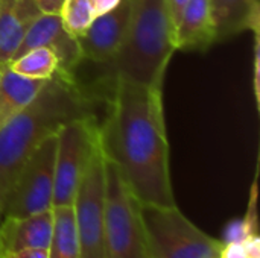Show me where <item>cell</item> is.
Wrapping results in <instances>:
<instances>
[{
	"label": "cell",
	"instance_id": "1",
	"mask_svg": "<svg viewBox=\"0 0 260 258\" xmlns=\"http://www.w3.org/2000/svg\"><path fill=\"white\" fill-rule=\"evenodd\" d=\"M99 149L140 205H177L171 179L163 88L129 81L107 85Z\"/></svg>",
	"mask_w": 260,
	"mask_h": 258
},
{
	"label": "cell",
	"instance_id": "2",
	"mask_svg": "<svg viewBox=\"0 0 260 258\" xmlns=\"http://www.w3.org/2000/svg\"><path fill=\"white\" fill-rule=\"evenodd\" d=\"M76 78L56 73L35 99L0 128V222L12 186L32 152L70 120L94 114Z\"/></svg>",
	"mask_w": 260,
	"mask_h": 258
},
{
	"label": "cell",
	"instance_id": "3",
	"mask_svg": "<svg viewBox=\"0 0 260 258\" xmlns=\"http://www.w3.org/2000/svg\"><path fill=\"white\" fill-rule=\"evenodd\" d=\"M177 52L175 27L166 0H131L125 40L117 53L101 64L102 87L122 79L163 88L168 65Z\"/></svg>",
	"mask_w": 260,
	"mask_h": 258
},
{
	"label": "cell",
	"instance_id": "4",
	"mask_svg": "<svg viewBox=\"0 0 260 258\" xmlns=\"http://www.w3.org/2000/svg\"><path fill=\"white\" fill-rule=\"evenodd\" d=\"M146 258H219L224 243L189 220L177 205H140Z\"/></svg>",
	"mask_w": 260,
	"mask_h": 258
},
{
	"label": "cell",
	"instance_id": "5",
	"mask_svg": "<svg viewBox=\"0 0 260 258\" xmlns=\"http://www.w3.org/2000/svg\"><path fill=\"white\" fill-rule=\"evenodd\" d=\"M105 161V237L104 258H146L140 204L117 169Z\"/></svg>",
	"mask_w": 260,
	"mask_h": 258
},
{
	"label": "cell",
	"instance_id": "6",
	"mask_svg": "<svg viewBox=\"0 0 260 258\" xmlns=\"http://www.w3.org/2000/svg\"><path fill=\"white\" fill-rule=\"evenodd\" d=\"M72 207L79 258H104L105 161L99 149V141L85 166Z\"/></svg>",
	"mask_w": 260,
	"mask_h": 258
},
{
	"label": "cell",
	"instance_id": "7",
	"mask_svg": "<svg viewBox=\"0 0 260 258\" xmlns=\"http://www.w3.org/2000/svg\"><path fill=\"white\" fill-rule=\"evenodd\" d=\"M99 120L94 114L75 119L56 132L53 207L72 205L85 166L98 146Z\"/></svg>",
	"mask_w": 260,
	"mask_h": 258
},
{
	"label": "cell",
	"instance_id": "8",
	"mask_svg": "<svg viewBox=\"0 0 260 258\" xmlns=\"http://www.w3.org/2000/svg\"><path fill=\"white\" fill-rule=\"evenodd\" d=\"M56 134L46 138L21 167L8 198L5 217H20L53 208Z\"/></svg>",
	"mask_w": 260,
	"mask_h": 258
},
{
	"label": "cell",
	"instance_id": "9",
	"mask_svg": "<svg viewBox=\"0 0 260 258\" xmlns=\"http://www.w3.org/2000/svg\"><path fill=\"white\" fill-rule=\"evenodd\" d=\"M34 47L52 50L58 58V73L76 78V68L84 58L78 40L66 30L59 14H41L26 32L14 56Z\"/></svg>",
	"mask_w": 260,
	"mask_h": 258
},
{
	"label": "cell",
	"instance_id": "10",
	"mask_svg": "<svg viewBox=\"0 0 260 258\" xmlns=\"http://www.w3.org/2000/svg\"><path fill=\"white\" fill-rule=\"evenodd\" d=\"M131 15V0L120 3L107 14L98 15L90 27L78 36L82 58L94 64H105L120 49Z\"/></svg>",
	"mask_w": 260,
	"mask_h": 258
},
{
	"label": "cell",
	"instance_id": "11",
	"mask_svg": "<svg viewBox=\"0 0 260 258\" xmlns=\"http://www.w3.org/2000/svg\"><path fill=\"white\" fill-rule=\"evenodd\" d=\"M53 231V208L0 222V254L23 249H47Z\"/></svg>",
	"mask_w": 260,
	"mask_h": 258
},
{
	"label": "cell",
	"instance_id": "12",
	"mask_svg": "<svg viewBox=\"0 0 260 258\" xmlns=\"http://www.w3.org/2000/svg\"><path fill=\"white\" fill-rule=\"evenodd\" d=\"M216 41L210 0H189L175 24L177 50H207Z\"/></svg>",
	"mask_w": 260,
	"mask_h": 258
},
{
	"label": "cell",
	"instance_id": "13",
	"mask_svg": "<svg viewBox=\"0 0 260 258\" xmlns=\"http://www.w3.org/2000/svg\"><path fill=\"white\" fill-rule=\"evenodd\" d=\"M41 15L34 0H0V65H8L26 32Z\"/></svg>",
	"mask_w": 260,
	"mask_h": 258
},
{
	"label": "cell",
	"instance_id": "14",
	"mask_svg": "<svg viewBox=\"0 0 260 258\" xmlns=\"http://www.w3.org/2000/svg\"><path fill=\"white\" fill-rule=\"evenodd\" d=\"M216 27V41L227 40L244 30L259 32V0H210Z\"/></svg>",
	"mask_w": 260,
	"mask_h": 258
},
{
	"label": "cell",
	"instance_id": "15",
	"mask_svg": "<svg viewBox=\"0 0 260 258\" xmlns=\"http://www.w3.org/2000/svg\"><path fill=\"white\" fill-rule=\"evenodd\" d=\"M46 82L23 78L8 65L0 67V128L35 99Z\"/></svg>",
	"mask_w": 260,
	"mask_h": 258
},
{
	"label": "cell",
	"instance_id": "16",
	"mask_svg": "<svg viewBox=\"0 0 260 258\" xmlns=\"http://www.w3.org/2000/svg\"><path fill=\"white\" fill-rule=\"evenodd\" d=\"M49 258H79L72 205L53 207V231L47 248Z\"/></svg>",
	"mask_w": 260,
	"mask_h": 258
},
{
	"label": "cell",
	"instance_id": "17",
	"mask_svg": "<svg viewBox=\"0 0 260 258\" xmlns=\"http://www.w3.org/2000/svg\"><path fill=\"white\" fill-rule=\"evenodd\" d=\"M8 67L17 75L35 81H49L59 71L56 55L46 47H34L14 56Z\"/></svg>",
	"mask_w": 260,
	"mask_h": 258
},
{
	"label": "cell",
	"instance_id": "18",
	"mask_svg": "<svg viewBox=\"0 0 260 258\" xmlns=\"http://www.w3.org/2000/svg\"><path fill=\"white\" fill-rule=\"evenodd\" d=\"M59 17L66 30L78 38L90 27L98 15L91 0H62Z\"/></svg>",
	"mask_w": 260,
	"mask_h": 258
},
{
	"label": "cell",
	"instance_id": "19",
	"mask_svg": "<svg viewBox=\"0 0 260 258\" xmlns=\"http://www.w3.org/2000/svg\"><path fill=\"white\" fill-rule=\"evenodd\" d=\"M219 258H260V236L254 234L241 243L224 245Z\"/></svg>",
	"mask_w": 260,
	"mask_h": 258
},
{
	"label": "cell",
	"instance_id": "20",
	"mask_svg": "<svg viewBox=\"0 0 260 258\" xmlns=\"http://www.w3.org/2000/svg\"><path fill=\"white\" fill-rule=\"evenodd\" d=\"M259 233H253L250 230V227L247 225V222L244 220V217H235L232 220H229L222 230V237L219 239L224 245H232V243H241L244 242L247 237L254 236Z\"/></svg>",
	"mask_w": 260,
	"mask_h": 258
},
{
	"label": "cell",
	"instance_id": "21",
	"mask_svg": "<svg viewBox=\"0 0 260 258\" xmlns=\"http://www.w3.org/2000/svg\"><path fill=\"white\" fill-rule=\"evenodd\" d=\"M253 91L256 97V103L260 100V43L259 32H254V52H253Z\"/></svg>",
	"mask_w": 260,
	"mask_h": 258
},
{
	"label": "cell",
	"instance_id": "22",
	"mask_svg": "<svg viewBox=\"0 0 260 258\" xmlns=\"http://www.w3.org/2000/svg\"><path fill=\"white\" fill-rule=\"evenodd\" d=\"M2 258H49L47 249H23L15 252L0 254Z\"/></svg>",
	"mask_w": 260,
	"mask_h": 258
},
{
	"label": "cell",
	"instance_id": "23",
	"mask_svg": "<svg viewBox=\"0 0 260 258\" xmlns=\"http://www.w3.org/2000/svg\"><path fill=\"white\" fill-rule=\"evenodd\" d=\"M41 14H59L62 0H34Z\"/></svg>",
	"mask_w": 260,
	"mask_h": 258
},
{
	"label": "cell",
	"instance_id": "24",
	"mask_svg": "<svg viewBox=\"0 0 260 258\" xmlns=\"http://www.w3.org/2000/svg\"><path fill=\"white\" fill-rule=\"evenodd\" d=\"M168 3V8H169V14H171V18H172V23H174V27L184 9V6L189 3V0H166Z\"/></svg>",
	"mask_w": 260,
	"mask_h": 258
},
{
	"label": "cell",
	"instance_id": "25",
	"mask_svg": "<svg viewBox=\"0 0 260 258\" xmlns=\"http://www.w3.org/2000/svg\"><path fill=\"white\" fill-rule=\"evenodd\" d=\"M91 2H93L96 15L107 14V12H110L111 9H114L120 3V0H91Z\"/></svg>",
	"mask_w": 260,
	"mask_h": 258
},
{
	"label": "cell",
	"instance_id": "26",
	"mask_svg": "<svg viewBox=\"0 0 260 258\" xmlns=\"http://www.w3.org/2000/svg\"><path fill=\"white\" fill-rule=\"evenodd\" d=\"M0 258H2V255H0Z\"/></svg>",
	"mask_w": 260,
	"mask_h": 258
},
{
	"label": "cell",
	"instance_id": "27",
	"mask_svg": "<svg viewBox=\"0 0 260 258\" xmlns=\"http://www.w3.org/2000/svg\"><path fill=\"white\" fill-rule=\"evenodd\" d=\"M0 67H2V65H0Z\"/></svg>",
	"mask_w": 260,
	"mask_h": 258
}]
</instances>
